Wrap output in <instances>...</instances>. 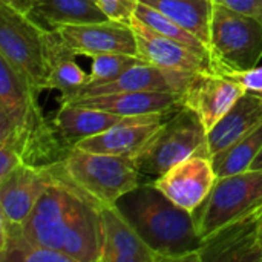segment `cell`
Masks as SVG:
<instances>
[{"label": "cell", "instance_id": "25", "mask_svg": "<svg viewBox=\"0 0 262 262\" xmlns=\"http://www.w3.org/2000/svg\"><path fill=\"white\" fill-rule=\"evenodd\" d=\"M262 150V123L250 130L239 141L232 144L229 149L213 157V167L216 177H230L250 170L255 158Z\"/></svg>", "mask_w": 262, "mask_h": 262}, {"label": "cell", "instance_id": "22", "mask_svg": "<svg viewBox=\"0 0 262 262\" xmlns=\"http://www.w3.org/2000/svg\"><path fill=\"white\" fill-rule=\"evenodd\" d=\"M31 17L46 29L107 18L95 0H34V12Z\"/></svg>", "mask_w": 262, "mask_h": 262}, {"label": "cell", "instance_id": "10", "mask_svg": "<svg viewBox=\"0 0 262 262\" xmlns=\"http://www.w3.org/2000/svg\"><path fill=\"white\" fill-rule=\"evenodd\" d=\"M262 223V203L221 230L203 239L200 262L262 261L258 230Z\"/></svg>", "mask_w": 262, "mask_h": 262}, {"label": "cell", "instance_id": "4", "mask_svg": "<svg viewBox=\"0 0 262 262\" xmlns=\"http://www.w3.org/2000/svg\"><path fill=\"white\" fill-rule=\"evenodd\" d=\"M209 51L216 74L244 72L256 68L262 58V23L215 3Z\"/></svg>", "mask_w": 262, "mask_h": 262}, {"label": "cell", "instance_id": "19", "mask_svg": "<svg viewBox=\"0 0 262 262\" xmlns=\"http://www.w3.org/2000/svg\"><path fill=\"white\" fill-rule=\"evenodd\" d=\"M46 41V89L58 91V103L71 98L88 83V75L77 63V54L64 41L58 29H48Z\"/></svg>", "mask_w": 262, "mask_h": 262}, {"label": "cell", "instance_id": "11", "mask_svg": "<svg viewBox=\"0 0 262 262\" xmlns=\"http://www.w3.org/2000/svg\"><path fill=\"white\" fill-rule=\"evenodd\" d=\"M58 32L77 55L127 54L140 57L135 32L127 23L106 18L81 25H64L58 28Z\"/></svg>", "mask_w": 262, "mask_h": 262}, {"label": "cell", "instance_id": "23", "mask_svg": "<svg viewBox=\"0 0 262 262\" xmlns=\"http://www.w3.org/2000/svg\"><path fill=\"white\" fill-rule=\"evenodd\" d=\"M0 261L2 262H75L69 255L43 247L28 239L21 224L0 215Z\"/></svg>", "mask_w": 262, "mask_h": 262}, {"label": "cell", "instance_id": "20", "mask_svg": "<svg viewBox=\"0 0 262 262\" xmlns=\"http://www.w3.org/2000/svg\"><path fill=\"white\" fill-rule=\"evenodd\" d=\"M262 123V95L246 92L207 132L210 157H216Z\"/></svg>", "mask_w": 262, "mask_h": 262}, {"label": "cell", "instance_id": "29", "mask_svg": "<svg viewBox=\"0 0 262 262\" xmlns=\"http://www.w3.org/2000/svg\"><path fill=\"white\" fill-rule=\"evenodd\" d=\"M223 75H229L235 78L238 83L243 84V88L247 92L262 94V66H256L244 72H230V74H223Z\"/></svg>", "mask_w": 262, "mask_h": 262}, {"label": "cell", "instance_id": "18", "mask_svg": "<svg viewBox=\"0 0 262 262\" xmlns=\"http://www.w3.org/2000/svg\"><path fill=\"white\" fill-rule=\"evenodd\" d=\"M63 104L101 109L126 117L172 114L184 106V92H117L80 97Z\"/></svg>", "mask_w": 262, "mask_h": 262}, {"label": "cell", "instance_id": "15", "mask_svg": "<svg viewBox=\"0 0 262 262\" xmlns=\"http://www.w3.org/2000/svg\"><path fill=\"white\" fill-rule=\"evenodd\" d=\"M175 112L126 117V115H118V114L106 112L101 109L83 107V106H77V104H60L58 111L55 112V115L52 118V123H54L57 132L60 134V137L63 138V141L69 147H74L80 140L101 134L107 129L118 126V124L166 121Z\"/></svg>", "mask_w": 262, "mask_h": 262}, {"label": "cell", "instance_id": "5", "mask_svg": "<svg viewBox=\"0 0 262 262\" xmlns=\"http://www.w3.org/2000/svg\"><path fill=\"white\" fill-rule=\"evenodd\" d=\"M204 146H207V130L201 118L183 106L161 124L134 161L143 175L158 178Z\"/></svg>", "mask_w": 262, "mask_h": 262}, {"label": "cell", "instance_id": "32", "mask_svg": "<svg viewBox=\"0 0 262 262\" xmlns=\"http://www.w3.org/2000/svg\"><path fill=\"white\" fill-rule=\"evenodd\" d=\"M0 5H5L20 14L32 15L34 12V0H0Z\"/></svg>", "mask_w": 262, "mask_h": 262}, {"label": "cell", "instance_id": "3", "mask_svg": "<svg viewBox=\"0 0 262 262\" xmlns=\"http://www.w3.org/2000/svg\"><path fill=\"white\" fill-rule=\"evenodd\" d=\"M51 169L58 180L75 189L98 209L117 204L120 198L137 189L144 180L130 157L88 152L78 147H72Z\"/></svg>", "mask_w": 262, "mask_h": 262}, {"label": "cell", "instance_id": "27", "mask_svg": "<svg viewBox=\"0 0 262 262\" xmlns=\"http://www.w3.org/2000/svg\"><path fill=\"white\" fill-rule=\"evenodd\" d=\"M89 58L92 60V64L88 75V83L84 86L112 81L132 66L144 61L140 57L127 54H94Z\"/></svg>", "mask_w": 262, "mask_h": 262}, {"label": "cell", "instance_id": "30", "mask_svg": "<svg viewBox=\"0 0 262 262\" xmlns=\"http://www.w3.org/2000/svg\"><path fill=\"white\" fill-rule=\"evenodd\" d=\"M218 5H223L236 12L250 15L262 23V0H213Z\"/></svg>", "mask_w": 262, "mask_h": 262}, {"label": "cell", "instance_id": "21", "mask_svg": "<svg viewBox=\"0 0 262 262\" xmlns=\"http://www.w3.org/2000/svg\"><path fill=\"white\" fill-rule=\"evenodd\" d=\"M163 123L164 121L118 124L101 134L80 140L74 147L88 152L135 158L149 144Z\"/></svg>", "mask_w": 262, "mask_h": 262}, {"label": "cell", "instance_id": "8", "mask_svg": "<svg viewBox=\"0 0 262 262\" xmlns=\"http://www.w3.org/2000/svg\"><path fill=\"white\" fill-rule=\"evenodd\" d=\"M0 146L14 147L21 155L23 163L32 166H52L72 149L63 141L54 123L45 117L38 100L34 101L18 126L0 129Z\"/></svg>", "mask_w": 262, "mask_h": 262}, {"label": "cell", "instance_id": "28", "mask_svg": "<svg viewBox=\"0 0 262 262\" xmlns=\"http://www.w3.org/2000/svg\"><path fill=\"white\" fill-rule=\"evenodd\" d=\"M104 15L111 20L130 25L140 0H95Z\"/></svg>", "mask_w": 262, "mask_h": 262}, {"label": "cell", "instance_id": "7", "mask_svg": "<svg viewBox=\"0 0 262 262\" xmlns=\"http://www.w3.org/2000/svg\"><path fill=\"white\" fill-rule=\"evenodd\" d=\"M262 203V169L216 178L206 201L193 212L201 239L221 230Z\"/></svg>", "mask_w": 262, "mask_h": 262}, {"label": "cell", "instance_id": "13", "mask_svg": "<svg viewBox=\"0 0 262 262\" xmlns=\"http://www.w3.org/2000/svg\"><path fill=\"white\" fill-rule=\"evenodd\" d=\"M54 181L51 166L20 164L0 180V215L11 223L23 224L38 198Z\"/></svg>", "mask_w": 262, "mask_h": 262}, {"label": "cell", "instance_id": "6", "mask_svg": "<svg viewBox=\"0 0 262 262\" xmlns=\"http://www.w3.org/2000/svg\"><path fill=\"white\" fill-rule=\"evenodd\" d=\"M46 31L32 17L0 5V58L38 92L46 91Z\"/></svg>", "mask_w": 262, "mask_h": 262}, {"label": "cell", "instance_id": "26", "mask_svg": "<svg viewBox=\"0 0 262 262\" xmlns=\"http://www.w3.org/2000/svg\"><path fill=\"white\" fill-rule=\"evenodd\" d=\"M135 17H138L144 25H147L150 29L157 31L158 34H161V35H164L173 41H178L180 45L186 46L187 49L193 51L195 54L210 60L209 46L201 38H198L195 34L187 31L186 28H183L180 23L173 21L172 18L166 17L160 11H157V9L140 2L137 6V11H135Z\"/></svg>", "mask_w": 262, "mask_h": 262}, {"label": "cell", "instance_id": "16", "mask_svg": "<svg viewBox=\"0 0 262 262\" xmlns=\"http://www.w3.org/2000/svg\"><path fill=\"white\" fill-rule=\"evenodd\" d=\"M101 221L100 262H164L138 235L117 204L98 209Z\"/></svg>", "mask_w": 262, "mask_h": 262}, {"label": "cell", "instance_id": "12", "mask_svg": "<svg viewBox=\"0 0 262 262\" xmlns=\"http://www.w3.org/2000/svg\"><path fill=\"white\" fill-rule=\"evenodd\" d=\"M247 91L235 78L216 72H198L184 91V106L201 118L209 132Z\"/></svg>", "mask_w": 262, "mask_h": 262}, {"label": "cell", "instance_id": "31", "mask_svg": "<svg viewBox=\"0 0 262 262\" xmlns=\"http://www.w3.org/2000/svg\"><path fill=\"white\" fill-rule=\"evenodd\" d=\"M20 164H23V158L14 147L0 146V180L6 178Z\"/></svg>", "mask_w": 262, "mask_h": 262}, {"label": "cell", "instance_id": "14", "mask_svg": "<svg viewBox=\"0 0 262 262\" xmlns=\"http://www.w3.org/2000/svg\"><path fill=\"white\" fill-rule=\"evenodd\" d=\"M192 78L193 75L190 74L163 69L147 61H141L112 81L83 86L71 98L61 101L60 104L69 103L80 97L117 92H184Z\"/></svg>", "mask_w": 262, "mask_h": 262}, {"label": "cell", "instance_id": "2", "mask_svg": "<svg viewBox=\"0 0 262 262\" xmlns=\"http://www.w3.org/2000/svg\"><path fill=\"white\" fill-rule=\"evenodd\" d=\"M117 206L163 261L200 262L203 239L195 215L172 203L155 187L154 180H143L137 189L120 198Z\"/></svg>", "mask_w": 262, "mask_h": 262}, {"label": "cell", "instance_id": "35", "mask_svg": "<svg viewBox=\"0 0 262 262\" xmlns=\"http://www.w3.org/2000/svg\"><path fill=\"white\" fill-rule=\"evenodd\" d=\"M261 95H262V94H261Z\"/></svg>", "mask_w": 262, "mask_h": 262}, {"label": "cell", "instance_id": "9", "mask_svg": "<svg viewBox=\"0 0 262 262\" xmlns=\"http://www.w3.org/2000/svg\"><path fill=\"white\" fill-rule=\"evenodd\" d=\"M216 178L209 147L204 146L164 175L154 178V184L172 203L193 213L209 196Z\"/></svg>", "mask_w": 262, "mask_h": 262}, {"label": "cell", "instance_id": "1", "mask_svg": "<svg viewBox=\"0 0 262 262\" xmlns=\"http://www.w3.org/2000/svg\"><path fill=\"white\" fill-rule=\"evenodd\" d=\"M54 178L21 224L23 235L35 244L69 255L75 262H100L103 235L98 207Z\"/></svg>", "mask_w": 262, "mask_h": 262}, {"label": "cell", "instance_id": "17", "mask_svg": "<svg viewBox=\"0 0 262 262\" xmlns=\"http://www.w3.org/2000/svg\"><path fill=\"white\" fill-rule=\"evenodd\" d=\"M130 26L135 32L138 55L144 61L163 69L195 75L198 72H215L212 61L195 54L186 46L173 41L144 25L134 15Z\"/></svg>", "mask_w": 262, "mask_h": 262}, {"label": "cell", "instance_id": "24", "mask_svg": "<svg viewBox=\"0 0 262 262\" xmlns=\"http://www.w3.org/2000/svg\"><path fill=\"white\" fill-rule=\"evenodd\" d=\"M180 23L209 46L213 0H140Z\"/></svg>", "mask_w": 262, "mask_h": 262}, {"label": "cell", "instance_id": "33", "mask_svg": "<svg viewBox=\"0 0 262 262\" xmlns=\"http://www.w3.org/2000/svg\"><path fill=\"white\" fill-rule=\"evenodd\" d=\"M250 169L252 170H261L262 169V150L258 154V157L255 158V161H253V164H252Z\"/></svg>", "mask_w": 262, "mask_h": 262}, {"label": "cell", "instance_id": "34", "mask_svg": "<svg viewBox=\"0 0 262 262\" xmlns=\"http://www.w3.org/2000/svg\"><path fill=\"white\" fill-rule=\"evenodd\" d=\"M258 236H259V243H261L262 246V223L259 224V230H258Z\"/></svg>", "mask_w": 262, "mask_h": 262}]
</instances>
